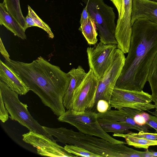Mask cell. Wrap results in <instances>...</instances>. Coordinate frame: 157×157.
<instances>
[{"label":"cell","instance_id":"1","mask_svg":"<svg viewBox=\"0 0 157 157\" xmlns=\"http://www.w3.org/2000/svg\"><path fill=\"white\" fill-rule=\"evenodd\" d=\"M4 63L55 115L65 112L63 100L70 81L68 73L41 56L30 63L10 59Z\"/></svg>","mask_w":157,"mask_h":157},{"label":"cell","instance_id":"2","mask_svg":"<svg viewBox=\"0 0 157 157\" xmlns=\"http://www.w3.org/2000/svg\"><path fill=\"white\" fill-rule=\"evenodd\" d=\"M157 53V24L144 17L136 20L128 55L116 85L125 89L143 90L150 65Z\"/></svg>","mask_w":157,"mask_h":157},{"label":"cell","instance_id":"3","mask_svg":"<svg viewBox=\"0 0 157 157\" xmlns=\"http://www.w3.org/2000/svg\"><path fill=\"white\" fill-rule=\"evenodd\" d=\"M43 127L48 134L57 138L56 141L81 147L100 157H143V151L129 147L124 144H113L101 138L63 127Z\"/></svg>","mask_w":157,"mask_h":157},{"label":"cell","instance_id":"4","mask_svg":"<svg viewBox=\"0 0 157 157\" xmlns=\"http://www.w3.org/2000/svg\"><path fill=\"white\" fill-rule=\"evenodd\" d=\"M0 93L2 95L5 106L12 120L17 121L29 131L41 134L54 140L53 136L48 134L43 126L32 116L28 109L26 104L21 102L18 94L12 90L3 82L0 80Z\"/></svg>","mask_w":157,"mask_h":157},{"label":"cell","instance_id":"5","mask_svg":"<svg viewBox=\"0 0 157 157\" xmlns=\"http://www.w3.org/2000/svg\"><path fill=\"white\" fill-rule=\"evenodd\" d=\"M94 19L100 42L105 44H117L115 37L116 25L113 8L103 0H82Z\"/></svg>","mask_w":157,"mask_h":157},{"label":"cell","instance_id":"6","mask_svg":"<svg viewBox=\"0 0 157 157\" xmlns=\"http://www.w3.org/2000/svg\"><path fill=\"white\" fill-rule=\"evenodd\" d=\"M124 53L117 48L115 50L111 63L103 76L99 80L95 95L86 110L97 113L98 101L104 100L109 104L111 96L117 82L124 66Z\"/></svg>","mask_w":157,"mask_h":157},{"label":"cell","instance_id":"7","mask_svg":"<svg viewBox=\"0 0 157 157\" xmlns=\"http://www.w3.org/2000/svg\"><path fill=\"white\" fill-rule=\"evenodd\" d=\"M151 95L143 90L137 91L125 89L115 86L109 104L111 108L117 109L129 108L140 111H148L156 106L151 103Z\"/></svg>","mask_w":157,"mask_h":157},{"label":"cell","instance_id":"8","mask_svg":"<svg viewBox=\"0 0 157 157\" xmlns=\"http://www.w3.org/2000/svg\"><path fill=\"white\" fill-rule=\"evenodd\" d=\"M117 44H105L100 41L93 47H88L86 52L90 69L99 79L110 65Z\"/></svg>","mask_w":157,"mask_h":157},{"label":"cell","instance_id":"9","mask_svg":"<svg viewBox=\"0 0 157 157\" xmlns=\"http://www.w3.org/2000/svg\"><path fill=\"white\" fill-rule=\"evenodd\" d=\"M22 140L36 148L39 155L54 157H72L75 156L67 151L64 147L45 135L30 131L22 135Z\"/></svg>","mask_w":157,"mask_h":157},{"label":"cell","instance_id":"10","mask_svg":"<svg viewBox=\"0 0 157 157\" xmlns=\"http://www.w3.org/2000/svg\"><path fill=\"white\" fill-rule=\"evenodd\" d=\"M99 81V79L90 69L74 93L71 109L78 112L85 111L95 95Z\"/></svg>","mask_w":157,"mask_h":157},{"label":"cell","instance_id":"11","mask_svg":"<svg viewBox=\"0 0 157 157\" xmlns=\"http://www.w3.org/2000/svg\"><path fill=\"white\" fill-rule=\"evenodd\" d=\"M132 0H123L121 14L117 21L115 33L117 48L125 53L129 51L132 37Z\"/></svg>","mask_w":157,"mask_h":157},{"label":"cell","instance_id":"12","mask_svg":"<svg viewBox=\"0 0 157 157\" xmlns=\"http://www.w3.org/2000/svg\"><path fill=\"white\" fill-rule=\"evenodd\" d=\"M140 17L145 18L157 24V2L153 0H132V26L135 21Z\"/></svg>","mask_w":157,"mask_h":157},{"label":"cell","instance_id":"13","mask_svg":"<svg viewBox=\"0 0 157 157\" xmlns=\"http://www.w3.org/2000/svg\"><path fill=\"white\" fill-rule=\"evenodd\" d=\"M0 80L20 95L30 90L21 79L5 63L0 60Z\"/></svg>","mask_w":157,"mask_h":157},{"label":"cell","instance_id":"14","mask_svg":"<svg viewBox=\"0 0 157 157\" xmlns=\"http://www.w3.org/2000/svg\"><path fill=\"white\" fill-rule=\"evenodd\" d=\"M68 73L70 76V81L63 100L64 106L67 110L71 108L74 93L83 81L87 74L80 65L77 68H72Z\"/></svg>","mask_w":157,"mask_h":157},{"label":"cell","instance_id":"15","mask_svg":"<svg viewBox=\"0 0 157 157\" xmlns=\"http://www.w3.org/2000/svg\"><path fill=\"white\" fill-rule=\"evenodd\" d=\"M97 117L126 123L137 128L141 131L145 132H148V129L151 127L147 124L143 126L138 125L132 115L122 109H110L103 113H98Z\"/></svg>","mask_w":157,"mask_h":157},{"label":"cell","instance_id":"16","mask_svg":"<svg viewBox=\"0 0 157 157\" xmlns=\"http://www.w3.org/2000/svg\"><path fill=\"white\" fill-rule=\"evenodd\" d=\"M0 24L23 40L26 39L25 30L7 11L3 3H0Z\"/></svg>","mask_w":157,"mask_h":157},{"label":"cell","instance_id":"17","mask_svg":"<svg viewBox=\"0 0 157 157\" xmlns=\"http://www.w3.org/2000/svg\"><path fill=\"white\" fill-rule=\"evenodd\" d=\"M97 120L102 129L106 132L124 133L130 129L141 131L137 128L126 123L104 118H97Z\"/></svg>","mask_w":157,"mask_h":157},{"label":"cell","instance_id":"18","mask_svg":"<svg viewBox=\"0 0 157 157\" xmlns=\"http://www.w3.org/2000/svg\"><path fill=\"white\" fill-rule=\"evenodd\" d=\"M80 24L78 30L81 32L88 44L90 45L96 44L98 41V34L94 19L90 15L87 19Z\"/></svg>","mask_w":157,"mask_h":157},{"label":"cell","instance_id":"19","mask_svg":"<svg viewBox=\"0 0 157 157\" xmlns=\"http://www.w3.org/2000/svg\"><path fill=\"white\" fill-rule=\"evenodd\" d=\"M114 136L124 138L127 144L136 148L148 149L151 146H157V140H154L131 136L128 133H113Z\"/></svg>","mask_w":157,"mask_h":157},{"label":"cell","instance_id":"20","mask_svg":"<svg viewBox=\"0 0 157 157\" xmlns=\"http://www.w3.org/2000/svg\"><path fill=\"white\" fill-rule=\"evenodd\" d=\"M3 3L7 11L25 30V17L22 13L20 0H3Z\"/></svg>","mask_w":157,"mask_h":157},{"label":"cell","instance_id":"21","mask_svg":"<svg viewBox=\"0 0 157 157\" xmlns=\"http://www.w3.org/2000/svg\"><path fill=\"white\" fill-rule=\"evenodd\" d=\"M147 81L151 88L152 101L157 106V53L150 65Z\"/></svg>","mask_w":157,"mask_h":157},{"label":"cell","instance_id":"22","mask_svg":"<svg viewBox=\"0 0 157 157\" xmlns=\"http://www.w3.org/2000/svg\"><path fill=\"white\" fill-rule=\"evenodd\" d=\"M64 147L67 151L76 156L100 157L98 155L76 145L66 144Z\"/></svg>","mask_w":157,"mask_h":157},{"label":"cell","instance_id":"23","mask_svg":"<svg viewBox=\"0 0 157 157\" xmlns=\"http://www.w3.org/2000/svg\"><path fill=\"white\" fill-rule=\"evenodd\" d=\"M28 14L33 18L36 26L44 30L48 33L49 37L53 39L54 35L49 26L39 17L29 5H28Z\"/></svg>","mask_w":157,"mask_h":157},{"label":"cell","instance_id":"24","mask_svg":"<svg viewBox=\"0 0 157 157\" xmlns=\"http://www.w3.org/2000/svg\"><path fill=\"white\" fill-rule=\"evenodd\" d=\"M126 112L133 117L136 123L138 125L143 126L146 124V120L145 117L146 112L129 108H123L121 109Z\"/></svg>","mask_w":157,"mask_h":157},{"label":"cell","instance_id":"25","mask_svg":"<svg viewBox=\"0 0 157 157\" xmlns=\"http://www.w3.org/2000/svg\"><path fill=\"white\" fill-rule=\"evenodd\" d=\"M128 133L132 136L151 140H157V133H149L148 132L140 131H139L138 133L132 132H129Z\"/></svg>","mask_w":157,"mask_h":157},{"label":"cell","instance_id":"26","mask_svg":"<svg viewBox=\"0 0 157 157\" xmlns=\"http://www.w3.org/2000/svg\"><path fill=\"white\" fill-rule=\"evenodd\" d=\"M8 113L2 95L0 93V120L3 123H5L8 120L9 117Z\"/></svg>","mask_w":157,"mask_h":157},{"label":"cell","instance_id":"27","mask_svg":"<svg viewBox=\"0 0 157 157\" xmlns=\"http://www.w3.org/2000/svg\"><path fill=\"white\" fill-rule=\"evenodd\" d=\"M111 108L109 104L105 100H99L97 103L96 109L97 113L105 112L110 110Z\"/></svg>","mask_w":157,"mask_h":157},{"label":"cell","instance_id":"28","mask_svg":"<svg viewBox=\"0 0 157 157\" xmlns=\"http://www.w3.org/2000/svg\"><path fill=\"white\" fill-rule=\"evenodd\" d=\"M146 124L154 129L157 133V116L149 114Z\"/></svg>","mask_w":157,"mask_h":157},{"label":"cell","instance_id":"29","mask_svg":"<svg viewBox=\"0 0 157 157\" xmlns=\"http://www.w3.org/2000/svg\"><path fill=\"white\" fill-rule=\"evenodd\" d=\"M0 40V52L5 58V60H9L10 59V55L6 49L1 38Z\"/></svg>","mask_w":157,"mask_h":157},{"label":"cell","instance_id":"30","mask_svg":"<svg viewBox=\"0 0 157 157\" xmlns=\"http://www.w3.org/2000/svg\"><path fill=\"white\" fill-rule=\"evenodd\" d=\"M25 21L26 29L30 27L36 26L33 18L28 13L25 17Z\"/></svg>","mask_w":157,"mask_h":157},{"label":"cell","instance_id":"31","mask_svg":"<svg viewBox=\"0 0 157 157\" xmlns=\"http://www.w3.org/2000/svg\"><path fill=\"white\" fill-rule=\"evenodd\" d=\"M90 16V15L87 11V7L85 6L81 14L80 23H81L87 19Z\"/></svg>","mask_w":157,"mask_h":157},{"label":"cell","instance_id":"32","mask_svg":"<svg viewBox=\"0 0 157 157\" xmlns=\"http://www.w3.org/2000/svg\"><path fill=\"white\" fill-rule=\"evenodd\" d=\"M115 7L116 8L118 12H120L121 11L123 0H110Z\"/></svg>","mask_w":157,"mask_h":157},{"label":"cell","instance_id":"33","mask_svg":"<svg viewBox=\"0 0 157 157\" xmlns=\"http://www.w3.org/2000/svg\"><path fill=\"white\" fill-rule=\"evenodd\" d=\"M155 109L154 111L151 112L149 111V110L147 111L152 115L157 116V106H156Z\"/></svg>","mask_w":157,"mask_h":157},{"label":"cell","instance_id":"34","mask_svg":"<svg viewBox=\"0 0 157 157\" xmlns=\"http://www.w3.org/2000/svg\"><path fill=\"white\" fill-rule=\"evenodd\" d=\"M152 154L153 156V157H157V151H152Z\"/></svg>","mask_w":157,"mask_h":157},{"label":"cell","instance_id":"35","mask_svg":"<svg viewBox=\"0 0 157 157\" xmlns=\"http://www.w3.org/2000/svg\"><path fill=\"white\" fill-rule=\"evenodd\" d=\"M154 0V1H156V0Z\"/></svg>","mask_w":157,"mask_h":157},{"label":"cell","instance_id":"36","mask_svg":"<svg viewBox=\"0 0 157 157\" xmlns=\"http://www.w3.org/2000/svg\"><path fill=\"white\" fill-rule=\"evenodd\" d=\"M156 1L157 2V0H156Z\"/></svg>","mask_w":157,"mask_h":157}]
</instances>
